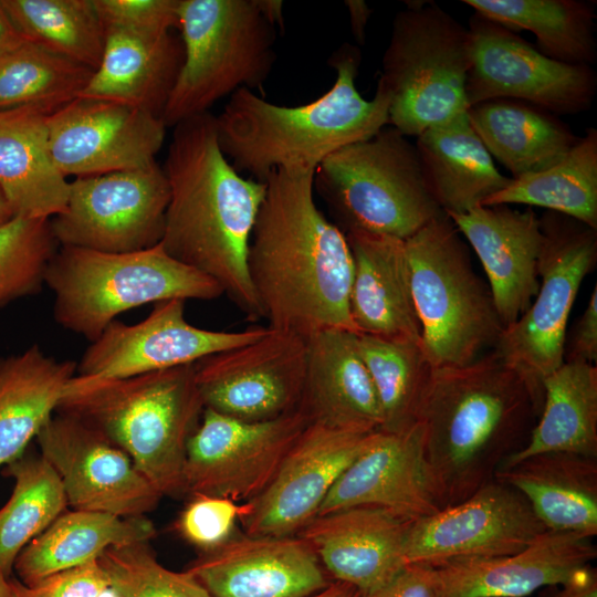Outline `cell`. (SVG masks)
Wrapping results in <instances>:
<instances>
[{"instance_id":"1","label":"cell","mask_w":597,"mask_h":597,"mask_svg":"<svg viewBox=\"0 0 597 597\" xmlns=\"http://www.w3.org/2000/svg\"><path fill=\"white\" fill-rule=\"evenodd\" d=\"M314 172L273 171L252 230L248 268L269 327L303 338L357 333L346 234L315 203Z\"/></svg>"},{"instance_id":"2","label":"cell","mask_w":597,"mask_h":597,"mask_svg":"<svg viewBox=\"0 0 597 597\" xmlns=\"http://www.w3.org/2000/svg\"><path fill=\"white\" fill-rule=\"evenodd\" d=\"M163 170L170 189L164 250L216 281L249 321L263 318L248 253L265 181L234 169L220 148L210 112L174 126Z\"/></svg>"},{"instance_id":"3","label":"cell","mask_w":597,"mask_h":597,"mask_svg":"<svg viewBox=\"0 0 597 597\" xmlns=\"http://www.w3.org/2000/svg\"><path fill=\"white\" fill-rule=\"evenodd\" d=\"M537 418L525 383L493 350L463 366L433 368L418 422L444 506L494 480Z\"/></svg>"},{"instance_id":"4","label":"cell","mask_w":597,"mask_h":597,"mask_svg":"<svg viewBox=\"0 0 597 597\" xmlns=\"http://www.w3.org/2000/svg\"><path fill=\"white\" fill-rule=\"evenodd\" d=\"M360 52L343 44L329 59L336 78L318 98L282 106L240 88L216 116L221 150L241 175L265 181L275 170L315 172L343 146L370 138L389 125L390 97L377 84L371 100L356 88Z\"/></svg>"},{"instance_id":"5","label":"cell","mask_w":597,"mask_h":597,"mask_svg":"<svg viewBox=\"0 0 597 597\" xmlns=\"http://www.w3.org/2000/svg\"><path fill=\"white\" fill-rule=\"evenodd\" d=\"M203 409L192 364L124 378L75 375L55 412L126 452L161 496L178 498L186 494L187 443Z\"/></svg>"},{"instance_id":"6","label":"cell","mask_w":597,"mask_h":597,"mask_svg":"<svg viewBox=\"0 0 597 597\" xmlns=\"http://www.w3.org/2000/svg\"><path fill=\"white\" fill-rule=\"evenodd\" d=\"M44 284L54 295L55 322L91 343L126 311L171 298L223 295L216 281L170 256L160 243L127 253L60 247Z\"/></svg>"},{"instance_id":"7","label":"cell","mask_w":597,"mask_h":597,"mask_svg":"<svg viewBox=\"0 0 597 597\" xmlns=\"http://www.w3.org/2000/svg\"><path fill=\"white\" fill-rule=\"evenodd\" d=\"M421 347L433 368L463 366L493 349L504 326L489 285L446 212L405 240Z\"/></svg>"},{"instance_id":"8","label":"cell","mask_w":597,"mask_h":597,"mask_svg":"<svg viewBox=\"0 0 597 597\" xmlns=\"http://www.w3.org/2000/svg\"><path fill=\"white\" fill-rule=\"evenodd\" d=\"M313 185L345 234L405 241L442 212L425 182L416 145L390 125L328 155Z\"/></svg>"},{"instance_id":"9","label":"cell","mask_w":597,"mask_h":597,"mask_svg":"<svg viewBox=\"0 0 597 597\" xmlns=\"http://www.w3.org/2000/svg\"><path fill=\"white\" fill-rule=\"evenodd\" d=\"M178 30L184 61L161 114L166 127L240 88H262L273 70L275 28L256 0H179Z\"/></svg>"},{"instance_id":"10","label":"cell","mask_w":597,"mask_h":597,"mask_svg":"<svg viewBox=\"0 0 597 597\" xmlns=\"http://www.w3.org/2000/svg\"><path fill=\"white\" fill-rule=\"evenodd\" d=\"M407 3L392 21L378 83L390 97L389 125L417 137L468 111L471 35L436 3Z\"/></svg>"},{"instance_id":"11","label":"cell","mask_w":597,"mask_h":597,"mask_svg":"<svg viewBox=\"0 0 597 597\" xmlns=\"http://www.w3.org/2000/svg\"><path fill=\"white\" fill-rule=\"evenodd\" d=\"M540 287L528 308L503 328L493 352L525 383L540 415L544 379L564 363L570 310L597 262V230L562 213L540 217Z\"/></svg>"},{"instance_id":"12","label":"cell","mask_w":597,"mask_h":597,"mask_svg":"<svg viewBox=\"0 0 597 597\" xmlns=\"http://www.w3.org/2000/svg\"><path fill=\"white\" fill-rule=\"evenodd\" d=\"M169 198L157 163L75 178L65 209L50 219L52 232L60 247L106 253L149 249L161 241Z\"/></svg>"},{"instance_id":"13","label":"cell","mask_w":597,"mask_h":597,"mask_svg":"<svg viewBox=\"0 0 597 597\" xmlns=\"http://www.w3.org/2000/svg\"><path fill=\"white\" fill-rule=\"evenodd\" d=\"M468 30L469 107L495 98L526 102L557 116L591 107L597 91L593 66L552 60L514 31L478 12L471 15Z\"/></svg>"},{"instance_id":"14","label":"cell","mask_w":597,"mask_h":597,"mask_svg":"<svg viewBox=\"0 0 597 597\" xmlns=\"http://www.w3.org/2000/svg\"><path fill=\"white\" fill-rule=\"evenodd\" d=\"M308 423L300 410L271 420L244 421L205 408L187 443L186 494L239 503L254 499Z\"/></svg>"},{"instance_id":"15","label":"cell","mask_w":597,"mask_h":597,"mask_svg":"<svg viewBox=\"0 0 597 597\" xmlns=\"http://www.w3.org/2000/svg\"><path fill=\"white\" fill-rule=\"evenodd\" d=\"M305 369L306 339L273 328L256 341L193 364L205 408L244 421L298 410Z\"/></svg>"},{"instance_id":"16","label":"cell","mask_w":597,"mask_h":597,"mask_svg":"<svg viewBox=\"0 0 597 597\" xmlns=\"http://www.w3.org/2000/svg\"><path fill=\"white\" fill-rule=\"evenodd\" d=\"M545 531L526 499L494 479L461 502L411 521L404 545L405 563L440 566L511 555Z\"/></svg>"},{"instance_id":"17","label":"cell","mask_w":597,"mask_h":597,"mask_svg":"<svg viewBox=\"0 0 597 597\" xmlns=\"http://www.w3.org/2000/svg\"><path fill=\"white\" fill-rule=\"evenodd\" d=\"M185 300L158 302L143 321L128 325L117 320L84 350L76 375L124 378L196 362L264 336L269 326L240 332L205 329L185 316Z\"/></svg>"},{"instance_id":"18","label":"cell","mask_w":597,"mask_h":597,"mask_svg":"<svg viewBox=\"0 0 597 597\" xmlns=\"http://www.w3.org/2000/svg\"><path fill=\"white\" fill-rule=\"evenodd\" d=\"M35 439L73 510L145 516L163 498L126 452L73 417L56 412Z\"/></svg>"},{"instance_id":"19","label":"cell","mask_w":597,"mask_h":597,"mask_svg":"<svg viewBox=\"0 0 597 597\" xmlns=\"http://www.w3.org/2000/svg\"><path fill=\"white\" fill-rule=\"evenodd\" d=\"M49 146L67 178L147 167L163 147L160 117L126 104L77 97L48 115Z\"/></svg>"},{"instance_id":"20","label":"cell","mask_w":597,"mask_h":597,"mask_svg":"<svg viewBox=\"0 0 597 597\" xmlns=\"http://www.w3.org/2000/svg\"><path fill=\"white\" fill-rule=\"evenodd\" d=\"M371 433L308 423L264 490L243 503L239 520L243 532L295 535L317 515L325 496Z\"/></svg>"},{"instance_id":"21","label":"cell","mask_w":597,"mask_h":597,"mask_svg":"<svg viewBox=\"0 0 597 597\" xmlns=\"http://www.w3.org/2000/svg\"><path fill=\"white\" fill-rule=\"evenodd\" d=\"M354 506L380 507L408 521L444 507L420 422L399 432L374 431L336 480L317 515Z\"/></svg>"},{"instance_id":"22","label":"cell","mask_w":597,"mask_h":597,"mask_svg":"<svg viewBox=\"0 0 597 597\" xmlns=\"http://www.w3.org/2000/svg\"><path fill=\"white\" fill-rule=\"evenodd\" d=\"M213 597H310L331 582L313 547L298 535L237 532L189 565Z\"/></svg>"},{"instance_id":"23","label":"cell","mask_w":597,"mask_h":597,"mask_svg":"<svg viewBox=\"0 0 597 597\" xmlns=\"http://www.w3.org/2000/svg\"><path fill=\"white\" fill-rule=\"evenodd\" d=\"M447 214L476 253L503 326L513 324L540 287V217L532 208L519 210L511 205L478 206Z\"/></svg>"},{"instance_id":"24","label":"cell","mask_w":597,"mask_h":597,"mask_svg":"<svg viewBox=\"0 0 597 597\" xmlns=\"http://www.w3.org/2000/svg\"><path fill=\"white\" fill-rule=\"evenodd\" d=\"M410 523L380 507L354 506L318 514L296 535L308 542L334 580L367 594L406 565L404 545Z\"/></svg>"},{"instance_id":"25","label":"cell","mask_w":597,"mask_h":597,"mask_svg":"<svg viewBox=\"0 0 597 597\" xmlns=\"http://www.w3.org/2000/svg\"><path fill=\"white\" fill-rule=\"evenodd\" d=\"M596 556L591 537L546 530L511 555L436 566L437 597H526L567 582Z\"/></svg>"},{"instance_id":"26","label":"cell","mask_w":597,"mask_h":597,"mask_svg":"<svg viewBox=\"0 0 597 597\" xmlns=\"http://www.w3.org/2000/svg\"><path fill=\"white\" fill-rule=\"evenodd\" d=\"M298 410L310 423L355 432L380 430L381 408L357 333L332 328L306 338Z\"/></svg>"},{"instance_id":"27","label":"cell","mask_w":597,"mask_h":597,"mask_svg":"<svg viewBox=\"0 0 597 597\" xmlns=\"http://www.w3.org/2000/svg\"><path fill=\"white\" fill-rule=\"evenodd\" d=\"M346 238L354 264L349 310L358 334L421 343L405 241L365 232Z\"/></svg>"},{"instance_id":"28","label":"cell","mask_w":597,"mask_h":597,"mask_svg":"<svg viewBox=\"0 0 597 597\" xmlns=\"http://www.w3.org/2000/svg\"><path fill=\"white\" fill-rule=\"evenodd\" d=\"M184 61L180 35L105 30L102 61L78 97L126 104L161 118Z\"/></svg>"},{"instance_id":"29","label":"cell","mask_w":597,"mask_h":597,"mask_svg":"<svg viewBox=\"0 0 597 597\" xmlns=\"http://www.w3.org/2000/svg\"><path fill=\"white\" fill-rule=\"evenodd\" d=\"M494 479L519 491L545 530L596 536L597 458L540 453L499 469Z\"/></svg>"},{"instance_id":"30","label":"cell","mask_w":597,"mask_h":597,"mask_svg":"<svg viewBox=\"0 0 597 597\" xmlns=\"http://www.w3.org/2000/svg\"><path fill=\"white\" fill-rule=\"evenodd\" d=\"M48 115L35 107L0 111V188L14 216L52 219L67 202L70 181L52 159Z\"/></svg>"},{"instance_id":"31","label":"cell","mask_w":597,"mask_h":597,"mask_svg":"<svg viewBox=\"0 0 597 597\" xmlns=\"http://www.w3.org/2000/svg\"><path fill=\"white\" fill-rule=\"evenodd\" d=\"M467 112L416 137L425 182L446 213H464L482 206L512 180L495 167Z\"/></svg>"},{"instance_id":"32","label":"cell","mask_w":597,"mask_h":597,"mask_svg":"<svg viewBox=\"0 0 597 597\" xmlns=\"http://www.w3.org/2000/svg\"><path fill=\"white\" fill-rule=\"evenodd\" d=\"M76 366L46 355L36 344L0 357V468L24 454L56 411Z\"/></svg>"},{"instance_id":"33","label":"cell","mask_w":597,"mask_h":597,"mask_svg":"<svg viewBox=\"0 0 597 597\" xmlns=\"http://www.w3.org/2000/svg\"><path fill=\"white\" fill-rule=\"evenodd\" d=\"M467 114L491 157L513 179L554 165L579 138L557 115L517 100L481 102L470 106Z\"/></svg>"},{"instance_id":"34","label":"cell","mask_w":597,"mask_h":597,"mask_svg":"<svg viewBox=\"0 0 597 597\" xmlns=\"http://www.w3.org/2000/svg\"><path fill=\"white\" fill-rule=\"evenodd\" d=\"M155 535L156 527L146 515L63 512L21 551L13 569L29 587L54 573L96 561L111 547L146 543Z\"/></svg>"},{"instance_id":"35","label":"cell","mask_w":597,"mask_h":597,"mask_svg":"<svg viewBox=\"0 0 597 597\" xmlns=\"http://www.w3.org/2000/svg\"><path fill=\"white\" fill-rule=\"evenodd\" d=\"M544 399L527 442L501 464L568 452L597 458V367L564 362L543 383Z\"/></svg>"},{"instance_id":"36","label":"cell","mask_w":597,"mask_h":597,"mask_svg":"<svg viewBox=\"0 0 597 597\" xmlns=\"http://www.w3.org/2000/svg\"><path fill=\"white\" fill-rule=\"evenodd\" d=\"M512 31L527 30L545 56L567 64L597 60L596 2L591 0H463Z\"/></svg>"},{"instance_id":"37","label":"cell","mask_w":597,"mask_h":597,"mask_svg":"<svg viewBox=\"0 0 597 597\" xmlns=\"http://www.w3.org/2000/svg\"><path fill=\"white\" fill-rule=\"evenodd\" d=\"M486 205H526L572 217L597 230V130L587 128L572 149L544 170L511 180Z\"/></svg>"},{"instance_id":"38","label":"cell","mask_w":597,"mask_h":597,"mask_svg":"<svg viewBox=\"0 0 597 597\" xmlns=\"http://www.w3.org/2000/svg\"><path fill=\"white\" fill-rule=\"evenodd\" d=\"M4 468L14 486L0 509V570L10 578L21 551L64 512L67 502L59 475L41 454L24 453Z\"/></svg>"},{"instance_id":"39","label":"cell","mask_w":597,"mask_h":597,"mask_svg":"<svg viewBox=\"0 0 597 597\" xmlns=\"http://www.w3.org/2000/svg\"><path fill=\"white\" fill-rule=\"evenodd\" d=\"M358 347L380 404V430L399 432L416 425L433 369L421 343L358 334Z\"/></svg>"},{"instance_id":"40","label":"cell","mask_w":597,"mask_h":597,"mask_svg":"<svg viewBox=\"0 0 597 597\" xmlns=\"http://www.w3.org/2000/svg\"><path fill=\"white\" fill-rule=\"evenodd\" d=\"M23 36L93 71L102 61L105 31L93 0H0Z\"/></svg>"},{"instance_id":"41","label":"cell","mask_w":597,"mask_h":597,"mask_svg":"<svg viewBox=\"0 0 597 597\" xmlns=\"http://www.w3.org/2000/svg\"><path fill=\"white\" fill-rule=\"evenodd\" d=\"M93 72L27 40L0 55V111L35 107L50 115L77 98Z\"/></svg>"},{"instance_id":"42","label":"cell","mask_w":597,"mask_h":597,"mask_svg":"<svg viewBox=\"0 0 597 597\" xmlns=\"http://www.w3.org/2000/svg\"><path fill=\"white\" fill-rule=\"evenodd\" d=\"M57 245L50 219L14 216L0 224V308L41 291Z\"/></svg>"},{"instance_id":"43","label":"cell","mask_w":597,"mask_h":597,"mask_svg":"<svg viewBox=\"0 0 597 597\" xmlns=\"http://www.w3.org/2000/svg\"><path fill=\"white\" fill-rule=\"evenodd\" d=\"M98 561L123 597H213L187 570L163 566L147 542L111 547Z\"/></svg>"},{"instance_id":"44","label":"cell","mask_w":597,"mask_h":597,"mask_svg":"<svg viewBox=\"0 0 597 597\" xmlns=\"http://www.w3.org/2000/svg\"><path fill=\"white\" fill-rule=\"evenodd\" d=\"M243 512V503L196 494L191 495L175 526L182 538L206 552L220 546L238 532L237 523Z\"/></svg>"},{"instance_id":"45","label":"cell","mask_w":597,"mask_h":597,"mask_svg":"<svg viewBox=\"0 0 597 597\" xmlns=\"http://www.w3.org/2000/svg\"><path fill=\"white\" fill-rule=\"evenodd\" d=\"M105 30L163 34L178 29L179 0H93Z\"/></svg>"},{"instance_id":"46","label":"cell","mask_w":597,"mask_h":597,"mask_svg":"<svg viewBox=\"0 0 597 597\" xmlns=\"http://www.w3.org/2000/svg\"><path fill=\"white\" fill-rule=\"evenodd\" d=\"M109 585L106 572L96 559L54 573L25 587L32 597H97Z\"/></svg>"},{"instance_id":"47","label":"cell","mask_w":597,"mask_h":597,"mask_svg":"<svg viewBox=\"0 0 597 597\" xmlns=\"http://www.w3.org/2000/svg\"><path fill=\"white\" fill-rule=\"evenodd\" d=\"M437 595L436 566L410 563L386 584L370 593L359 594V597H437Z\"/></svg>"},{"instance_id":"48","label":"cell","mask_w":597,"mask_h":597,"mask_svg":"<svg viewBox=\"0 0 597 597\" xmlns=\"http://www.w3.org/2000/svg\"><path fill=\"white\" fill-rule=\"evenodd\" d=\"M564 362L595 365L597 362V286L590 294L584 313L570 333L566 334Z\"/></svg>"},{"instance_id":"49","label":"cell","mask_w":597,"mask_h":597,"mask_svg":"<svg viewBox=\"0 0 597 597\" xmlns=\"http://www.w3.org/2000/svg\"><path fill=\"white\" fill-rule=\"evenodd\" d=\"M542 590L540 597H597V570L588 565L567 582Z\"/></svg>"},{"instance_id":"50","label":"cell","mask_w":597,"mask_h":597,"mask_svg":"<svg viewBox=\"0 0 597 597\" xmlns=\"http://www.w3.org/2000/svg\"><path fill=\"white\" fill-rule=\"evenodd\" d=\"M345 6L349 14L352 33L356 41L363 44L371 9L364 0H346Z\"/></svg>"},{"instance_id":"51","label":"cell","mask_w":597,"mask_h":597,"mask_svg":"<svg viewBox=\"0 0 597 597\" xmlns=\"http://www.w3.org/2000/svg\"><path fill=\"white\" fill-rule=\"evenodd\" d=\"M27 39L13 24L0 3V55L15 49Z\"/></svg>"},{"instance_id":"52","label":"cell","mask_w":597,"mask_h":597,"mask_svg":"<svg viewBox=\"0 0 597 597\" xmlns=\"http://www.w3.org/2000/svg\"><path fill=\"white\" fill-rule=\"evenodd\" d=\"M258 8L264 19L274 28L283 27L284 12L283 1L280 0H256Z\"/></svg>"},{"instance_id":"53","label":"cell","mask_w":597,"mask_h":597,"mask_svg":"<svg viewBox=\"0 0 597 597\" xmlns=\"http://www.w3.org/2000/svg\"><path fill=\"white\" fill-rule=\"evenodd\" d=\"M359 594L354 586L334 580L310 597H359Z\"/></svg>"},{"instance_id":"54","label":"cell","mask_w":597,"mask_h":597,"mask_svg":"<svg viewBox=\"0 0 597 597\" xmlns=\"http://www.w3.org/2000/svg\"><path fill=\"white\" fill-rule=\"evenodd\" d=\"M14 217V213L0 188V224Z\"/></svg>"},{"instance_id":"55","label":"cell","mask_w":597,"mask_h":597,"mask_svg":"<svg viewBox=\"0 0 597 597\" xmlns=\"http://www.w3.org/2000/svg\"><path fill=\"white\" fill-rule=\"evenodd\" d=\"M12 597H32L27 587L15 577H10Z\"/></svg>"},{"instance_id":"56","label":"cell","mask_w":597,"mask_h":597,"mask_svg":"<svg viewBox=\"0 0 597 597\" xmlns=\"http://www.w3.org/2000/svg\"><path fill=\"white\" fill-rule=\"evenodd\" d=\"M0 597H12L10 578L0 570Z\"/></svg>"},{"instance_id":"57","label":"cell","mask_w":597,"mask_h":597,"mask_svg":"<svg viewBox=\"0 0 597 597\" xmlns=\"http://www.w3.org/2000/svg\"><path fill=\"white\" fill-rule=\"evenodd\" d=\"M97 597H123V596L113 585H109Z\"/></svg>"}]
</instances>
